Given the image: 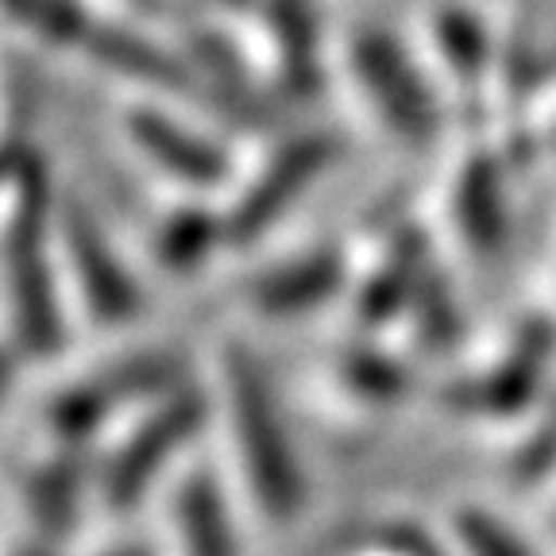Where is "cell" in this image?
Instances as JSON below:
<instances>
[{
  "label": "cell",
  "mask_w": 556,
  "mask_h": 556,
  "mask_svg": "<svg viewBox=\"0 0 556 556\" xmlns=\"http://www.w3.org/2000/svg\"><path fill=\"white\" fill-rule=\"evenodd\" d=\"M4 270L20 344L51 356L62 344L59 290L51 267V182L39 159L20 155L12 170V213L4 228Z\"/></svg>",
  "instance_id": "cell-1"
},
{
  "label": "cell",
  "mask_w": 556,
  "mask_h": 556,
  "mask_svg": "<svg viewBox=\"0 0 556 556\" xmlns=\"http://www.w3.org/2000/svg\"><path fill=\"white\" fill-rule=\"evenodd\" d=\"M228 399H232V433L240 448L243 476L252 479V491L270 518L287 521L305 503V476L298 452L282 426L267 379L252 356L232 352L228 356Z\"/></svg>",
  "instance_id": "cell-2"
},
{
  "label": "cell",
  "mask_w": 556,
  "mask_h": 556,
  "mask_svg": "<svg viewBox=\"0 0 556 556\" xmlns=\"http://www.w3.org/2000/svg\"><path fill=\"white\" fill-rule=\"evenodd\" d=\"M352 74L394 136H402L406 143H429L437 136L441 116H437L433 89L391 31L367 27L352 39Z\"/></svg>",
  "instance_id": "cell-3"
},
{
  "label": "cell",
  "mask_w": 556,
  "mask_h": 556,
  "mask_svg": "<svg viewBox=\"0 0 556 556\" xmlns=\"http://www.w3.org/2000/svg\"><path fill=\"white\" fill-rule=\"evenodd\" d=\"M337 159V139L329 131H302L290 136L275 155L263 163V170L252 178V186L232 201L225 213L228 240H255L275 225L305 190H309L329 163Z\"/></svg>",
  "instance_id": "cell-4"
},
{
  "label": "cell",
  "mask_w": 556,
  "mask_h": 556,
  "mask_svg": "<svg viewBox=\"0 0 556 556\" xmlns=\"http://www.w3.org/2000/svg\"><path fill=\"white\" fill-rule=\"evenodd\" d=\"M556 352V329L548 321H526L514 340V348L506 352L503 364H495L491 371H483L479 379L456 382L444 399L456 409L483 417H514L526 406H533L541 382H545V367Z\"/></svg>",
  "instance_id": "cell-5"
},
{
  "label": "cell",
  "mask_w": 556,
  "mask_h": 556,
  "mask_svg": "<svg viewBox=\"0 0 556 556\" xmlns=\"http://www.w3.org/2000/svg\"><path fill=\"white\" fill-rule=\"evenodd\" d=\"M178 382V359L163 356V352H148V356L124 359L116 364L109 375L101 379H86L78 382L74 391H66L51 409V426L59 429L62 437H86L93 433L101 421L116 414L124 402L136 399H151V394L170 391Z\"/></svg>",
  "instance_id": "cell-6"
},
{
  "label": "cell",
  "mask_w": 556,
  "mask_h": 556,
  "mask_svg": "<svg viewBox=\"0 0 556 556\" xmlns=\"http://www.w3.org/2000/svg\"><path fill=\"white\" fill-rule=\"evenodd\" d=\"M201 417H205V406H201L198 394H178L151 421H143V429L116 452L113 468L104 476V498H109V506L124 510V506L139 503L143 491L151 486V479L166 468V460L198 433Z\"/></svg>",
  "instance_id": "cell-7"
},
{
  "label": "cell",
  "mask_w": 556,
  "mask_h": 556,
  "mask_svg": "<svg viewBox=\"0 0 556 556\" xmlns=\"http://www.w3.org/2000/svg\"><path fill=\"white\" fill-rule=\"evenodd\" d=\"M62 236H66L70 267L78 278V290L86 298L89 313L104 325L131 321L139 313V287L113 252V243L104 240L101 228L89 220L86 208L66 205L62 213Z\"/></svg>",
  "instance_id": "cell-8"
},
{
  "label": "cell",
  "mask_w": 556,
  "mask_h": 556,
  "mask_svg": "<svg viewBox=\"0 0 556 556\" xmlns=\"http://www.w3.org/2000/svg\"><path fill=\"white\" fill-rule=\"evenodd\" d=\"M128 124V136L159 170H166L170 178L186 186H198V190H208V186H220L228 178V155L205 139L201 131L182 128V124L166 116L163 109H128L124 116Z\"/></svg>",
  "instance_id": "cell-9"
},
{
  "label": "cell",
  "mask_w": 556,
  "mask_h": 556,
  "mask_svg": "<svg viewBox=\"0 0 556 556\" xmlns=\"http://www.w3.org/2000/svg\"><path fill=\"white\" fill-rule=\"evenodd\" d=\"M452 213L476 260H503L510 248V201H506L503 163L495 155H476L464 163L452 193Z\"/></svg>",
  "instance_id": "cell-10"
},
{
  "label": "cell",
  "mask_w": 556,
  "mask_h": 556,
  "mask_svg": "<svg viewBox=\"0 0 556 556\" xmlns=\"http://www.w3.org/2000/svg\"><path fill=\"white\" fill-rule=\"evenodd\" d=\"M81 51H89L101 66H109L113 74H121V78L170 89V93L205 97L198 70H193L190 59L166 51V47L151 43V39H143V35L128 31V27H121V24H109V20H101V16L89 27Z\"/></svg>",
  "instance_id": "cell-11"
},
{
  "label": "cell",
  "mask_w": 556,
  "mask_h": 556,
  "mask_svg": "<svg viewBox=\"0 0 556 556\" xmlns=\"http://www.w3.org/2000/svg\"><path fill=\"white\" fill-rule=\"evenodd\" d=\"M344 255L337 248H317L255 278L252 302L267 317H298L329 302L344 287Z\"/></svg>",
  "instance_id": "cell-12"
},
{
  "label": "cell",
  "mask_w": 556,
  "mask_h": 556,
  "mask_svg": "<svg viewBox=\"0 0 556 556\" xmlns=\"http://www.w3.org/2000/svg\"><path fill=\"white\" fill-rule=\"evenodd\" d=\"M270 20V39L282 59V81L298 97L313 93L321 81V54H317V12L313 0H263Z\"/></svg>",
  "instance_id": "cell-13"
},
{
  "label": "cell",
  "mask_w": 556,
  "mask_h": 556,
  "mask_svg": "<svg viewBox=\"0 0 556 556\" xmlns=\"http://www.w3.org/2000/svg\"><path fill=\"white\" fill-rule=\"evenodd\" d=\"M429 270V252L421 232L406 228L402 240L391 248V255L382 260V267L375 270V278H367L364 294H359V317L367 325H382L399 317L402 305H414V294L421 287V278Z\"/></svg>",
  "instance_id": "cell-14"
},
{
  "label": "cell",
  "mask_w": 556,
  "mask_h": 556,
  "mask_svg": "<svg viewBox=\"0 0 556 556\" xmlns=\"http://www.w3.org/2000/svg\"><path fill=\"white\" fill-rule=\"evenodd\" d=\"M178 533H182L186 556H240L225 498L205 471L186 479L178 495Z\"/></svg>",
  "instance_id": "cell-15"
},
{
  "label": "cell",
  "mask_w": 556,
  "mask_h": 556,
  "mask_svg": "<svg viewBox=\"0 0 556 556\" xmlns=\"http://www.w3.org/2000/svg\"><path fill=\"white\" fill-rule=\"evenodd\" d=\"M437 51H441L444 66L464 89H479V81L491 70V35H486L483 20L471 9L448 4L437 12Z\"/></svg>",
  "instance_id": "cell-16"
},
{
  "label": "cell",
  "mask_w": 556,
  "mask_h": 556,
  "mask_svg": "<svg viewBox=\"0 0 556 556\" xmlns=\"http://www.w3.org/2000/svg\"><path fill=\"white\" fill-rule=\"evenodd\" d=\"M409 313H414L417 337L429 352H452L460 344V309H456V298H452L448 282L437 267L426 270Z\"/></svg>",
  "instance_id": "cell-17"
},
{
  "label": "cell",
  "mask_w": 556,
  "mask_h": 556,
  "mask_svg": "<svg viewBox=\"0 0 556 556\" xmlns=\"http://www.w3.org/2000/svg\"><path fill=\"white\" fill-rule=\"evenodd\" d=\"M220 240H228L225 217H213L205 208H186V213H174L163 225V236H159V252L170 267L190 270L205 260Z\"/></svg>",
  "instance_id": "cell-18"
},
{
  "label": "cell",
  "mask_w": 556,
  "mask_h": 556,
  "mask_svg": "<svg viewBox=\"0 0 556 556\" xmlns=\"http://www.w3.org/2000/svg\"><path fill=\"white\" fill-rule=\"evenodd\" d=\"M81 498V468L74 460H59L47 471L31 479V491H27V503H31L35 521L43 526L47 533H66L74 510H78Z\"/></svg>",
  "instance_id": "cell-19"
},
{
  "label": "cell",
  "mask_w": 556,
  "mask_h": 556,
  "mask_svg": "<svg viewBox=\"0 0 556 556\" xmlns=\"http://www.w3.org/2000/svg\"><path fill=\"white\" fill-rule=\"evenodd\" d=\"M4 9L35 35H43L59 47H78V51L97 20L78 0H4Z\"/></svg>",
  "instance_id": "cell-20"
},
{
  "label": "cell",
  "mask_w": 556,
  "mask_h": 556,
  "mask_svg": "<svg viewBox=\"0 0 556 556\" xmlns=\"http://www.w3.org/2000/svg\"><path fill=\"white\" fill-rule=\"evenodd\" d=\"M456 538L468 556H538L530 541L518 538L503 518L479 506L456 514Z\"/></svg>",
  "instance_id": "cell-21"
},
{
  "label": "cell",
  "mask_w": 556,
  "mask_h": 556,
  "mask_svg": "<svg viewBox=\"0 0 556 556\" xmlns=\"http://www.w3.org/2000/svg\"><path fill=\"white\" fill-rule=\"evenodd\" d=\"M344 375H348V382L364 394V399L391 402V399H402V394H406V371H402L391 356L375 352V348L352 352L348 364H344Z\"/></svg>",
  "instance_id": "cell-22"
},
{
  "label": "cell",
  "mask_w": 556,
  "mask_h": 556,
  "mask_svg": "<svg viewBox=\"0 0 556 556\" xmlns=\"http://www.w3.org/2000/svg\"><path fill=\"white\" fill-rule=\"evenodd\" d=\"M553 468H556V406L538 426V433L521 444L518 460H514V476H518V483H538Z\"/></svg>",
  "instance_id": "cell-23"
},
{
  "label": "cell",
  "mask_w": 556,
  "mask_h": 556,
  "mask_svg": "<svg viewBox=\"0 0 556 556\" xmlns=\"http://www.w3.org/2000/svg\"><path fill=\"white\" fill-rule=\"evenodd\" d=\"M379 545L387 548V553L394 556H441V548L433 545V538L429 533H421L417 526H387L379 538Z\"/></svg>",
  "instance_id": "cell-24"
},
{
  "label": "cell",
  "mask_w": 556,
  "mask_h": 556,
  "mask_svg": "<svg viewBox=\"0 0 556 556\" xmlns=\"http://www.w3.org/2000/svg\"><path fill=\"white\" fill-rule=\"evenodd\" d=\"M12 379H16V367H12L9 352H0V406H4V399H9Z\"/></svg>",
  "instance_id": "cell-25"
},
{
  "label": "cell",
  "mask_w": 556,
  "mask_h": 556,
  "mask_svg": "<svg viewBox=\"0 0 556 556\" xmlns=\"http://www.w3.org/2000/svg\"><path fill=\"white\" fill-rule=\"evenodd\" d=\"M109 556H151V553H143V548H124V553H109Z\"/></svg>",
  "instance_id": "cell-26"
},
{
  "label": "cell",
  "mask_w": 556,
  "mask_h": 556,
  "mask_svg": "<svg viewBox=\"0 0 556 556\" xmlns=\"http://www.w3.org/2000/svg\"><path fill=\"white\" fill-rule=\"evenodd\" d=\"M24 556H51L47 548H35V553H24Z\"/></svg>",
  "instance_id": "cell-27"
}]
</instances>
